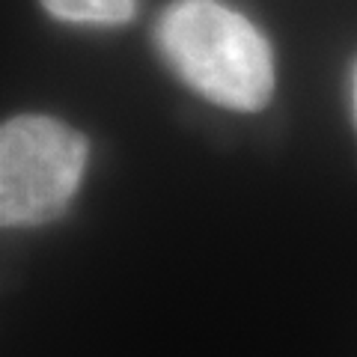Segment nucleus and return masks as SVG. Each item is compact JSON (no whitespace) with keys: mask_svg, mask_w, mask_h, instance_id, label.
Instances as JSON below:
<instances>
[{"mask_svg":"<svg viewBox=\"0 0 357 357\" xmlns=\"http://www.w3.org/2000/svg\"><path fill=\"white\" fill-rule=\"evenodd\" d=\"M86 137L60 119L24 114L0 131V220L36 227L60 218L86 170Z\"/></svg>","mask_w":357,"mask_h":357,"instance_id":"2","label":"nucleus"},{"mask_svg":"<svg viewBox=\"0 0 357 357\" xmlns=\"http://www.w3.org/2000/svg\"><path fill=\"white\" fill-rule=\"evenodd\" d=\"M45 13L69 24L119 27L134 15V0H42Z\"/></svg>","mask_w":357,"mask_h":357,"instance_id":"3","label":"nucleus"},{"mask_svg":"<svg viewBox=\"0 0 357 357\" xmlns=\"http://www.w3.org/2000/svg\"><path fill=\"white\" fill-rule=\"evenodd\" d=\"M161 57L211 105L262 110L274 93V57L259 30L218 0H176L155 30Z\"/></svg>","mask_w":357,"mask_h":357,"instance_id":"1","label":"nucleus"},{"mask_svg":"<svg viewBox=\"0 0 357 357\" xmlns=\"http://www.w3.org/2000/svg\"><path fill=\"white\" fill-rule=\"evenodd\" d=\"M354 110H357V72H354Z\"/></svg>","mask_w":357,"mask_h":357,"instance_id":"4","label":"nucleus"}]
</instances>
